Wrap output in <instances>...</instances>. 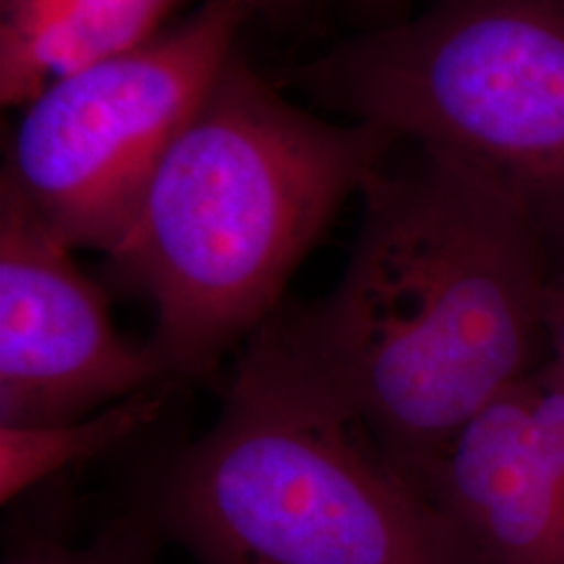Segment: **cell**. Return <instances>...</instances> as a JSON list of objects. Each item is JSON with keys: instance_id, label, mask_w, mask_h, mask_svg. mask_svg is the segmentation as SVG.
Wrapping results in <instances>:
<instances>
[{"instance_id": "cell-7", "label": "cell", "mask_w": 564, "mask_h": 564, "mask_svg": "<svg viewBox=\"0 0 564 564\" xmlns=\"http://www.w3.org/2000/svg\"><path fill=\"white\" fill-rule=\"evenodd\" d=\"M410 481L484 564H564V377L529 370Z\"/></svg>"}, {"instance_id": "cell-2", "label": "cell", "mask_w": 564, "mask_h": 564, "mask_svg": "<svg viewBox=\"0 0 564 564\" xmlns=\"http://www.w3.org/2000/svg\"><path fill=\"white\" fill-rule=\"evenodd\" d=\"M395 142L375 123L307 113L230 55L107 253L113 286L153 307L149 345L170 379L209 377L253 337Z\"/></svg>"}, {"instance_id": "cell-8", "label": "cell", "mask_w": 564, "mask_h": 564, "mask_svg": "<svg viewBox=\"0 0 564 564\" xmlns=\"http://www.w3.org/2000/svg\"><path fill=\"white\" fill-rule=\"evenodd\" d=\"M181 0H0V101L30 105L53 84L158 34Z\"/></svg>"}, {"instance_id": "cell-3", "label": "cell", "mask_w": 564, "mask_h": 564, "mask_svg": "<svg viewBox=\"0 0 564 564\" xmlns=\"http://www.w3.org/2000/svg\"><path fill=\"white\" fill-rule=\"evenodd\" d=\"M128 510L195 564H484L358 426L239 379L203 435L149 460Z\"/></svg>"}, {"instance_id": "cell-5", "label": "cell", "mask_w": 564, "mask_h": 564, "mask_svg": "<svg viewBox=\"0 0 564 564\" xmlns=\"http://www.w3.org/2000/svg\"><path fill=\"white\" fill-rule=\"evenodd\" d=\"M249 18L239 0H207L174 30L46 88L13 132L0 186L67 247L107 256Z\"/></svg>"}, {"instance_id": "cell-12", "label": "cell", "mask_w": 564, "mask_h": 564, "mask_svg": "<svg viewBox=\"0 0 564 564\" xmlns=\"http://www.w3.org/2000/svg\"><path fill=\"white\" fill-rule=\"evenodd\" d=\"M251 13L263 18L272 25H291L307 15V9L314 0H239Z\"/></svg>"}, {"instance_id": "cell-10", "label": "cell", "mask_w": 564, "mask_h": 564, "mask_svg": "<svg viewBox=\"0 0 564 564\" xmlns=\"http://www.w3.org/2000/svg\"><path fill=\"white\" fill-rule=\"evenodd\" d=\"M162 545L158 533L128 510L76 544L55 531L18 527L4 542L2 564H163Z\"/></svg>"}, {"instance_id": "cell-9", "label": "cell", "mask_w": 564, "mask_h": 564, "mask_svg": "<svg viewBox=\"0 0 564 564\" xmlns=\"http://www.w3.org/2000/svg\"><path fill=\"white\" fill-rule=\"evenodd\" d=\"M181 383H163L111 403L78 421L44 426L0 424V502L13 505L61 473L80 468L141 442L162 421Z\"/></svg>"}, {"instance_id": "cell-1", "label": "cell", "mask_w": 564, "mask_h": 564, "mask_svg": "<svg viewBox=\"0 0 564 564\" xmlns=\"http://www.w3.org/2000/svg\"><path fill=\"white\" fill-rule=\"evenodd\" d=\"M362 199L341 281L282 302L232 377L341 416L410 479L529 372L544 228L502 182L416 144Z\"/></svg>"}, {"instance_id": "cell-4", "label": "cell", "mask_w": 564, "mask_h": 564, "mask_svg": "<svg viewBox=\"0 0 564 564\" xmlns=\"http://www.w3.org/2000/svg\"><path fill=\"white\" fill-rule=\"evenodd\" d=\"M312 101L468 163L564 226V0H435L284 72Z\"/></svg>"}, {"instance_id": "cell-6", "label": "cell", "mask_w": 564, "mask_h": 564, "mask_svg": "<svg viewBox=\"0 0 564 564\" xmlns=\"http://www.w3.org/2000/svg\"><path fill=\"white\" fill-rule=\"evenodd\" d=\"M72 251L0 186L2 426L78 421L174 381L149 343L121 337L101 284Z\"/></svg>"}, {"instance_id": "cell-11", "label": "cell", "mask_w": 564, "mask_h": 564, "mask_svg": "<svg viewBox=\"0 0 564 564\" xmlns=\"http://www.w3.org/2000/svg\"><path fill=\"white\" fill-rule=\"evenodd\" d=\"M544 335L550 339V364L564 377V268L550 279L544 303Z\"/></svg>"}]
</instances>
